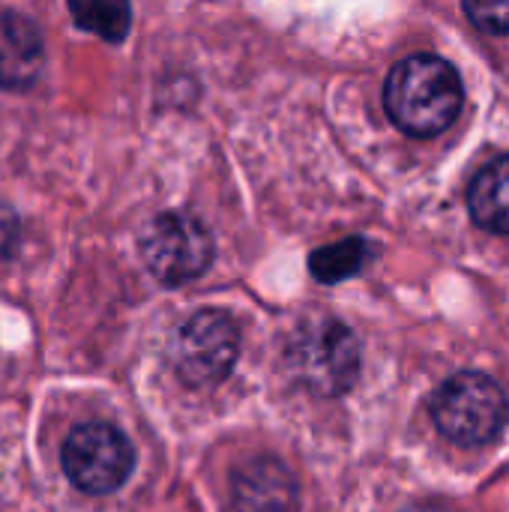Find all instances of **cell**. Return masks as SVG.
Segmentation results:
<instances>
[{
    "label": "cell",
    "mask_w": 509,
    "mask_h": 512,
    "mask_svg": "<svg viewBox=\"0 0 509 512\" xmlns=\"http://www.w3.org/2000/svg\"><path fill=\"white\" fill-rule=\"evenodd\" d=\"M384 108L405 135H441L462 111V78L444 57L411 54L390 69Z\"/></svg>",
    "instance_id": "cell-1"
},
{
    "label": "cell",
    "mask_w": 509,
    "mask_h": 512,
    "mask_svg": "<svg viewBox=\"0 0 509 512\" xmlns=\"http://www.w3.org/2000/svg\"><path fill=\"white\" fill-rule=\"evenodd\" d=\"M285 357L294 381L327 399L348 393L360 375L357 336L342 321L327 315H315L300 324L288 342Z\"/></svg>",
    "instance_id": "cell-2"
},
{
    "label": "cell",
    "mask_w": 509,
    "mask_h": 512,
    "mask_svg": "<svg viewBox=\"0 0 509 512\" xmlns=\"http://www.w3.org/2000/svg\"><path fill=\"white\" fill-rule=\"evenodd\" d=\"M432 420L459 447L489 444L507 420V396L483 372H459L432 396Z\"/></svg>",
    "instance_id": "cell-3"
},
{
    "label": "cell",
    "mask_w": 509,
    "mask_h": 512,
    "mask_svg": "<svg viewBox=\"0 0 509 512\" xmlns=\"http://www.w3.org/2000/svg\"><path fill=\"white\" fill-rule=\"evenodd\" d=\"M240 351V333L234 321L222 312H195L171 339V366L177 378L189 387L222 384Z\"/></svg>",
    "instance_id": "cell-4"
},
{
    "label": "cell",
    "mask_w": 509,
    "mask_h": 512,
    "mask_svg": "<svg viewBox=\"0 0 509 512\" xmlns=\"http://www.w3.org/2000/svg\"><path fill=\"white\" fill-rule=\"evenodd\" d=\"M60 459L75 489L87 495H111L132 474L135 450L120 429L108 423H84L69 432Z\"/></svg>",
    "instance_id": "cell-5"
},
{
    "label": "cell",
    "mask_w": 509,
    "mask_h": 512,
    "mask_svg": "<svg viewBox=\"0 0 509 512\" xmlns=\"http://www.w3.org/2000/svg\"><path fill=\"white\" fill-rule=\"evenodd\" d=\"M141 258L162 285L177 288L210 267L213 237L195 216L162 213L141 237Z\"/></svg>",
    "instance_id": "cell-6"
},
{
    "label": "cell",
    "mask_w": 509,
    "mask_h": 512,
    "mask_svg": "<svg viewBox=\"0 0 509 512\" xmlns=\"http://www.w3.org/2000/svg\"><path fill=\"white\" fill-rule=\"evenodd\" d=\"M45 48L36 24L21 12H0V87H30L42 72Z\"/></svg>",
    "instance_id": "cell-7"
},
{
    "label": "cell",
    "mask_w": 509,
    "mask_h": 512,
    "mask_svg": "<svg viewBox=\"0 0 509 512\" xmlns=\"http://www.w3.org/2000/svg\"><path fill=\"white\" fill-rule=\"evenodd\" d=\"M297 483L276 459H255L234 474V504L240 512H291Z\"/></svg>",
    "instance_id": "cell-8"
},
{
    "label": "cell",
    "mask_w": 509,
    "mask_h": 512,
    "mask_svg": "<svg viewBox=\"0 0 509 512\" xmlns=\"http://www.w3.org/2000/svg\"><path fill=\"white\" fill-rule=\"evenodd\" d=\"M468 207L480 228L509 234V156L489 162L468 189Z\"/></svg>",
    "instance_id": "cell-9"
},
{
    "label": "cell",
    "mask_w": 509,
    "mask_h": 512,
    "mask_svg": "<svg viewBox=\"0 0 509 512\" xmlns=\"http://www.w3.org/2000/svg\"><path fill=\"white\" fill-rule=\"evenodd\" d=\"M369 261V243L363 237H348L333 246H321L309 255V270L318 282L333 285L360 273Z\"/></svg>",
    "instance_id": "cell-10"
},
{
    "label": "cell",
    "mask_w": 509,
    "mask_h": 512,
    "mask_svg": "<svg viewBox=\"0 0 509 512\" xmlns=\"http://www.w3.org/2000/svg\"><path fill=\"white\" fill-rule=\"evenodd\" d=\"M69 12L78 27H84L108 42H120L129 33V21H132V9L126 3H111V0L69 3Z\"/></svg>",
    "instance_id": "cell-11"
},
{
    "label": "cell",
    "mask_w": 509,
    "mask_h": 512,
    "mask_svg": "<svg viewBox=\"0 0 509 512\" xmlns=\"http://www.w3.org/2000/svg\"><path fill=\"white\" fill-rule=\"evenodd\" d=\"M465 15L486 33H509V0H468Z\"/></svg>",
    "instance_id": "cell-12"
},
{
    "label": "cell",
    "mask_w": 509,
    "mask_h": 512,
    "mask_svg": "<svg viewBox=\"0 0 509 512\" xmlns=\"http://www.w3.org/2000/svg\"><path fill=\"white\" fill-rule=\"evenodd\" d=\"M15 246H18V216L6 204H0V264L12 258Z\"/></svg>",
    "instance_id": "cell-13"
},
{
    "label": "cell",
    "mask_w": 509,
    "mask_h": 512,
    "mask_svg": "<svg viewBox=\"0 0 509 512\" xmlns=\"http://www.w3.org/2000/svg\"><path fill=\"white\" fill-rule=\"evenodd\" d=\"M408 512H447V510H441V507H414V510H408Z\"/></svg>",
    "instance_id": "cell-14"
}]
</instances>
